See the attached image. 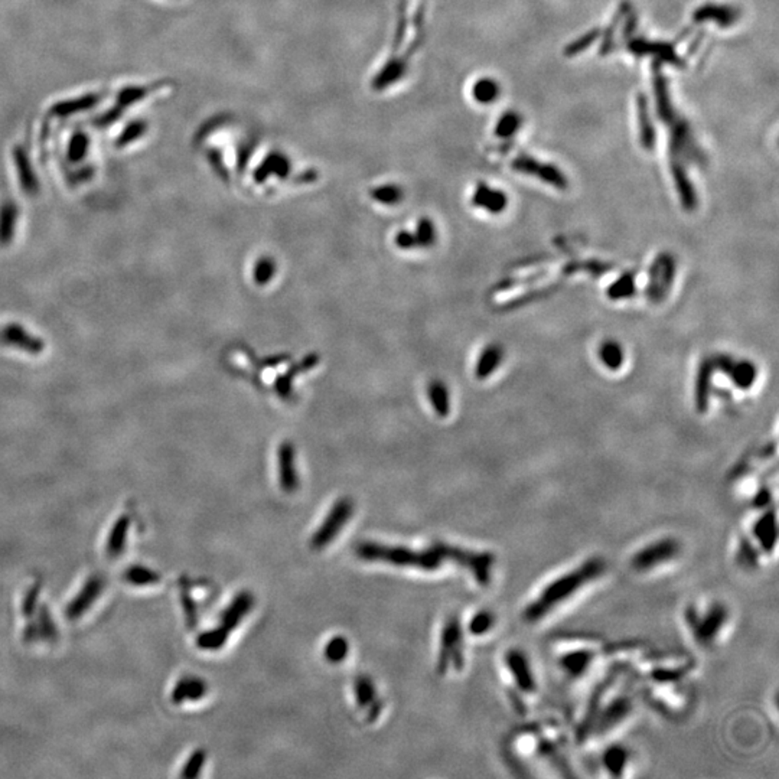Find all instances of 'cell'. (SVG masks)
<instances>
[{
  "label": "cell",
  "instance_id": "1",
  "mask_svg": "<svg viewBox=\"0 0 779 779\" xmlns=\"http://www.w3.org/2000/svg\"><path fill=\"white\" fill-rule=\"evenodd\" d=\"M355 554L365 561H381L398 568H413L427 572L439 570L447 563L458 564L468 570L479 586H490L495 568V556L491 551L465 550L464 547L435 542L427 550L386 546L374 542L357 544Z\"/></svg>",
  "mask_w": 779,
  "mask_h": 779
},
{
  "label": "cell",
  "instance_id": "2",
  "mask_svg": "<svg viewBox=\"0 0 779 779\" xmlns=\"http://www.w3.org/2000/svg\"><path fill=\"white\" fill-rule=\"evenodd\" d=\"M608 572V561L598 554L584 557L573 566L558 572L528 596L521 608V621L530 627L550 621L601 583Z\"/></svg>",
  "mask_w": 779,
  "mask_h": 779
},
{
  "label": "cell",
  "instance_id": "3",
  "mask_svg": "<svg viewBox=\"0 0 779 779\" xmlns=\"http://www.w3.org/2000/svg\"><path fill=\"white\" fill-rule=\"evenodd\" d=\"M683 624L697 647H717L732 625V609L719 599L695 601L683 610Z\"/></svg>",
  "mask_w": 779,
  "mask_h": 779
},
{
  "label": "cell",
  "instance_id": "4",
  "mask_svg": "<svg viewBox=\"0 0 779 779\" xmlns=\"http://www.w3.org/2000/svg\"><path fill=\"white\" fill-rule=\"evenodd\" d=\"M749 528L739 535L736 561L742 568L755 569L762 558H769L778 544V518L775 505L759 509Z\"/></svg>",
  "mask_w": 779,
  "mask_h": 779
},
{
  "label": "cell",
  "instance_id": "5",
  "mask_svg": "<svg viewBox=\"0 0 779 779\" xmlns=\"http://www.w3.org/2000/svg\"><path fill=\"white\" fill-rule=\"evenodd\" d=\"M502 667L511 695L514 697V706L523 710L527 709L540 693L539 674L531 657L523 648L511 647L502 655Z\"/></svg>",
  "mask_w": 779,
  "mask_h": 779
},
{
  "label": "cell",
  "instance_id": "6",
  "mask_svg": "<svg viewBox=\"0 0 779 779\" xmlns=\"http://www.w3.org/2000/svg\"><path fill=\"white\" fill-rule=\"evenodd\" d=\"M603 648L592 639H566L558 643L554 662L558 673L569 681H582L594 673L602 660Z\"/></svg>",
  "mask_w": 779,
  "mask_h": 779
},
{
  "label": "cell",
  "instance_id": "7",
  "mask_svg": "<svg viewBox=\"0 0 779 779\" xmlns=\"http://www.w3.org/2000/svg\"><path fill=\"white\" fill-rule=\"evenodd\" d=\"M683 556V544L674 535H660L641 544L629 556V568L641 576H651L674 566Z\"/></svg>",
  "mask_w": 779,
  "mask_h": 779
},
{
  "label": "cell",
  "instance_id": "8",
  "mask_svg": "<svg viewBox=\"0 0 779 779\" xmlns=\"http://www.w3.org/2000/svg\"><path fill=\"white\" fill-rule=\"evenodd\" d=\"M253 606L254 598L250 592L238 594L221 613L218 627L199 635L197 641L198 647L205 651H217L223 648L234 628L241 624V621L244 620V616L253 609Z\"/></svg>",
  "mask_w": 779,
  "mask_h": 779
},
{
  "label": "cell",
  "instance_id": "9",
  "mask_svg": "<svg viewBox=\"0 0 779 779\" xmlns=\"http://www.w3.org/2000/svg\"><path fill=\"white\" fill-rule=\"evenodd\" d=\"M464 665V628L459 616L452 615L447 617L442 629L438 671L439 674H445L450 668L461 671Z\"/></svg>",
  "mask_w": 779,
  "mask_h": 779
},
{
  "label": "cell",
  "instance_id": "10",
  "mask_svg": "<svg viewBox=\"0 0 779 779\" xmlns=\"http://www.w3.org/2000/svg\"><path fill=\"white\" fill-rule=\"evenodd\" d=\"M353 514H354V502L349 498H339L331 508L327 518L322 521L320 527L313 532L310 540L312 549L322 550L329 543H332L336 539L339 531L349 521V518L353 517Z\"/></svg>",
  "mask_w": 779,
  "mask_h": 779
},
{
  "label": "cell",
  "instance_id": "11",
  "mask_svg": "<svg viewBox=\"0 0 779 779\" xmlns=\"http://www.w3.org/2000/svg\"><path fill=\"white\" fill-rule=\"evenodd\" d=\"M676 277V260L669 254H661L655 258L650 270V280L647 286V298L654 302H662L673 286Z\"/></svg>",
  "mask_w": 779,
  "mask_h": 779
},
{
  "label": "cell",
  "instance_id": "12",
  "mask_svg": "<svg viewBox=\"0 0 779 779\" xmlns=\"http://www.w3.org/2000/svg\"><path fill=\"white\" fill-rule=\"evenodd\" d=\"M277 473H279V483L280 488L287 492L293 494L299 488V475L296 468V447L293 446L290 440H284L280 443L277 450Z\"/></svg>",
  "mask_w": 779,
  "mask_h": 779
},
{
  "label": "cell",
  "instance_id": "13",
  "mask_svg": "<svg viewBox=\"0 0 779 779\" xmlns=\"http://www.w3.org/2000/svg\"><path fill=\"white\" fill-rule=\"evenodd\" d=\"M601 765L609 776H625L632 766L631 750L621 743L610 745L603 750L601 757Z\"/></svg>",
  "mask_w": 779,
  "mask_h": 779
},
{
  "label": "cell",
  "instance_id": "14",
  "mask_svg": "<svg viewBox=\"0 0 779 779\" xmlns=\"http://www.w3.org/2000/svg\"><path fill=\"white\" fill-rule=\"evenodd\" d=\"M513 166H514L513 169H516V171H520V172H524V174H528V175H534V176H539L542 181H544V182H547V183H550L556 188H560V190H563V188L568 186V181H566V178H564V175L551 165H543V164L537 162V160H532L530 157H518L513 162Z\"/></svg>",
  "mask_w": 779,
  "mask_h": 779
},
{
  "label": "cell",
  "instance_id": "15",
  "mask_svg": "<svg viewBox=\"0 0 779 779\" xmlns=\"http://www.w3.org/2000/svg\"><path fill=\"white\" fill-rule=\"evenodd\" d=\"M713 371H714V365L712 358L703 360L700 367H698L697 379H695V391H694L695 409L698 413H705L709 407Z\"/></svg>",
  "mask_w": 779,
  "mask_h": 779
},
{
  "label": "cell",
  "instance_id": "16",
  "mask_svg": "<svg viewBox=\"0 0 779 779\" xmlns=\"http://www.w3.org/2000/svg\"><path fill=\"white\" fill-rule=\"evenodd\" d=\"M472 202L475 207L485 209L491 214H499L508 205L506 195L499 190L490 188L487 183H479L476 186L472 197Z\"/></svg>",
  "mask_w": 779,
  "mask_h": 779
},
{
  "label": "cell",
  "instance_id": "17",
  "mask_svg": "<svg viewBox=\"0 0 779 779\" xmlns=\"http://www.w3.org/2000/svg\"><path fill=\"white\" fill-rule=\"evenodd\" d=\"M354 690H355V695H357V703L361 709H368V719L374 720L377 719L379 713H380V703L377 700V690H375L371 679H368L367 676H360L355 680L354 684Z\"/></svg>",
  "mask_w": 779,
  "mask_h": 779
},
{
  "label": "cell",
  "instance_id": "18",
  "mask_svg": "<svg viewBox=\"0 0 779 779\" xmlns=\"http://www.w3.org/2000/svg\"><path fill=\"white\" fill-rule=\"evenodd\" d=\"M502 358H504V351L499 345L491 343L483 348V351L480 353L475 367V377L478 380L488 379L490 375L499 367Z\"/></svg>",
  "mask_w": 779,
  "mask_h": 779
},
{
  "label": "cell",
  "instance_id": "19",
  "mask_svg": "<svg viewBox=\"0 0 779 779\" xmlns=\"http://www.w3.org/2000/svg\"><path fill=\"white\" fill-rule=\"evenodd\" d=\"M207 694V684L204 680L188 677L178 681L174 693H172V702L179 705L186 700H199L201 697Z\"/></svg>",
  "mask_w": 779,
  "mask_h": 779
},
{
  "label": "cell",
  "instance_id": "20",
  "mask_svg": "<svg viewBox=\"0 0 779 779\" xmlns=\"http://www.w3.org/2000/svg\"><path fill=\"white\" fill-rule=\"evenodd\" d=\"M728 375L738 388L749 390L752 386H754V383L758 377V368L752 361H747V360L736 361L735 360L731 371L728 372Z\"/></svg>",
  "mask_w": 779,
  "mask_h": 779
},
{
  "label": "cell",
  "instance_id": "21",
  "mask_svg": "<svg viewBox=\"0 0 779 779\" xmlns=\"http://www.w3.org/2000/svg\"><path fill=\"white\" fill-rule=\"evenodd\" d=\"M428 401L439 417H447L450 413V395L446 384L440 380H432L427 387Z\"/></svg>",
  "mask_w": 779,
  "mask_h": 779
},
{
  "label": "cell",
  "instance_id": "22",
  "mask_svg": "<svg viewBox=\"0 0 779 779\" xmlns=\"http://www.w3.org/2000/svg\"><path fill=\"white\" fill-rule=\"evenodd\" d=\"M289 171H290V165L284 155L273 153L264 160L263 165L256 172V181L264 182L270 175L284 178L289 174Z\"/></svg>",
  "mask_w": 779,
  "mask_h": 779
},
{
  "label": "cell",
  "instance_id": "23",
  "mask_svg": "<svg viewBox=\"0 0 779 779\" xmlns=\"http://www.w3.org/2000/svg\"><path fill=\"white\" fill-rule=\"evenodd\" d=\"M599 358H601L602 364H603L608 369H610V371H617V369H620V368L622 367L624 360H625L624 349H622V346H621L620 343L615 342V341H612V339L605 341V342L599 346Z\"/></svg>",
  "mask_w": 779,
  "mask_h": 779
},
{
  "label": "cell",
  "instance_id": "24",
  "mask_svg": "<svg viewBox=\"0 0 779 779\" xmlns=\"http://www.w3.org/2000/svg\"><path fill=\"white\" fill-rule=\"evenodd\" d=\"M369 195L379 204L393 207V205H398L402 201V198H405V191H402V188L400 185L384 183L372 188Z\"/></svg>",
  "mask_w": 779,
  "mask_h": 779
},
{
  "label": "cell",
  "instance_id": "25",
  "mask_svg": "<svg viewBox=\"0 0 779 779\" xmlns=\"http://www.w3.org/2000/svg\"><path fill=\"white\" fill-rule=\"evenodd\" d=\"M276 272H277L276 260L270 256H261L254 263L253 280L257 286H266L275 279Z\"/></svg>",
  "mask_w": 779,
  "mask_h": 779
},
{
  "label": "cell",
  "instance_id": "26",
  "mask_svg": "<svg viewBox=\"0 0 779 779\" xmlns=\"http://www.w3.org/2000/svg\"><path fill=\"white\" fill-rule=\"evenodd\" d=\"M497 625V616L494 612L482 609L476 612L468 624V631L473 636H483L490 634Z\"/></svg>",
  "mask_w": 779,
  "mask_h": 779
},
{
  "label": "cell",
  "instance_id": "27",
  "mask_svg": "<svg viewBox=\"0 0 779 779\" xmlns=\"http://www.w3.org/2000/svg\"><path fill=\"white\" fill-rule=\"evenodd\" d=\"M636 287H635V276L634 273H624L616 282H613L608 290V298L612 301H621L634 296Z\"/></svg>",
  "mask_w": 779,
  "mask_h": 779
},
{
  "label": "cell",
  "instance_id": "28",
  "mask_svg": "<svg viewBox=\"0 0 779 779\" xmlns=\"http://www.w3.org/2000/svg\"><path fill=\"white\" fill-rule=\"evenodd\" d=\"M638 116H639V129H641V139L643 146L651 149L654 146V127L650 123L648 107L646 103V97L639 96L638 98Z\"/></svg>",
  "mask_w": 779,
  "mask_h": 779
},
{
  "label": "cell",
  "instance_id": "29",
  "mask_svg": "<svg viewBox=\"0 0 779 779\" xmlns=\"http://www.w3.org/2000/svg\"><path fill=\"white\" fill-rule=\"evenodd\" d=\"M414 237L417 241V247H423V249L432 247L438 240V233L433 221L426 217L420 218L414 231Z\"/></svg>",
  "mask_w": 779,
  "mask_h": 779
},
{
  "label": "cell",
  "instance_id": "30",
  "mask_svg": "<svg viewBox=\"0 0 779 779\" xmlns=\"http://www.w3.org/2000/svg\"><path fill=\"white\" fill-rule=\"evenodd\" d=\"M348 651H349L348 639L342 635H336V636L331 638L327 642L325 650H324V655L329 662L338 664V662H341L346 658Z\"/></svg>",
  "mask_w": 779,
  "mask_h": 779
},
{
  "label": "cell",
  "instance_id": "31",
  "mask_svg": "<svg viewBox=\"0 0 779 779\" xmlns=\"http://www.w3.org/2000/svg\"><path fill=\"white\" fill-rule=\"evenodd\" d=\"M695 19L697 20H705V19H713L717 20L720 25H731L735 20V12L731 8H714V6H706L700 11H697L695 13Z\"/></svg>",
  "mask_w": 779,
  "mask_h": 779
},
{
  "label": "cell",
  "instance_id": "32",
  "mask_svg": "<svg viewBox=\"0 0 779 779\" xmlns=\"http://www.w3.org/2000/svg\"><path fill=\"white\" fill-rule=\"evenodd\" d=\"M498 86L492 79L488 78H483L480 81H478L473 87V97L476 101L479 103H491L497 98L498 96Z\"/></svg>",
  "mask_w": 779,
  "mask_h": 779
},
{
  "label": "cell",
  "instance_id": "33",
  "mask_svg": "<svg viewBox=\"0 0 779 779\" xmlns=\"http://www.w3.org/2000/svg\"><path fill=\"white\" fill-rule=\"evenodd\" d=\"M394 244H395L397 249L405 250V251L416 249L417 241H416L414 233H410L409 230H400L394 235Z\"/></svg>",
  "mask_w": 779,
  "mask_h": 779
},
{
  "label": "cell",
  "instance_id": "34",
  "mask_svg": "<svg viewBox=\"0 0 779 779\" xmlns=\"http://www.w3.org/2000/svg\"><path fill=\"white\" fill-rule=\"evenodd\" d=\"M204 762H205V752L204 750L195 752V754L190 758V761H188V764L185 765L182 776H191V778L197 776L201 768L204 766Z\"/></svg>",
  "mask_w": 779,
  "mask_h": 779
},
{
  "label": "cell",
  "instance_id": "35",
  "mask_svg": "<svg viewBox=\"0 0 779 779\" xmlns=\"http://www.w3.org/2000/svg\"><path fill=\"white\" fill-rule=\"evenodd\" d=\"M598 35H599L598 31H592V32H589L586 37L579 38L576 42H573L572 45L568 46L566 53H568V55H576V53H579L582 49H586L590 44H592L598 38Z\"/></svg>",
  "mask_w": 779,
  "mask_h": 779
},
{
  "label": "cell",
  "instance_id": "36",
  "mask_svg": "<svg viewBox=\"0 0 779 779\" xmlns=\"http://www.w3.org/2000/svg\"><path fill=\"white\" fill-rule=\"evenodd\" d=\"M518 117L516 114H506L501 119L498 127H497V133L499 136H508V134H511L513 131H516V129L518 127Z\"/></svg>",
  "mask_w": 779,
  "mask_h": 779
}]
</instances>
